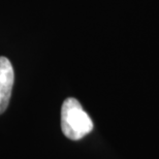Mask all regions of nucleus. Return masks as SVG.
Wrapping results in <instances>:
<instances>
[{
	"instance_id": "nucleus-2",
	"label": "nucleus",
	"mask_w": 159,
	"mask_h": 159,
	"mask_svg": "<svg viewBox=\"0 0 159 159\" xmlns=\"http://www.w3.org/2000/svg\"><path fill=\"white\" fill-rule=\"evenodd\" d=\"M15 72L11 61L0 56V115L7 109L14 86Z\"/></svg>"
},
{
	"instance_id": "nucleus-1",
	"label": "nucleus",
	"mask_w": 159,
	"mask_h": 159,
	"mask_svg": "<svg viewBox=\"0 0 159 159\" xmlns=\"http://www.w3.org/2000/svg\"><path fill=\"white\" fill-rule=\"evenodd\" d=\"M61 129L72 141L83 139L93 129V122L75 98H66L61 107Z\"/></svg>"
}]
</instances>
